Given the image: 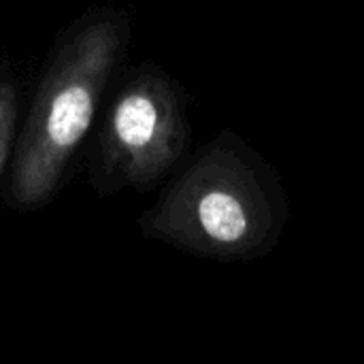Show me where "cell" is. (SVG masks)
I'll return each mask as SVG.
<instances>
[{
  "label": "cell",
  "mask_w": 364,
  "mask_h": 364,
  "mask_svg": "<svg viewBox=\"0 0 364 364\" xmlns=\"http://www.w3.org/2000/svg\"><path fill=\"white\" fill-rule=\"evenodd\" d=\"M128 38L126 13L107 4L87 9L58 34L17 130L4 192L11 209L34 211L55 196L96 122Z\"/></svg>",
  "instance_id": "1"
},
{
  "label": "cell",
  "mask_w": 364,
  "mask_h": 364,
  "mask_svg": "<svg viewBox=\"0 0 364 364\" xmlns=\"http://www.w3.org/2000/svg\"><path fill=\"white\" fill-rule=\"evenodd\" d=\"M23 81L9 55L0 58V179L11 164L21 111Z\"/></svg>",
  "instance_id": "4"
},
{
  "label": "cell",
  "mask_w": 364,
  "mask_h": 364,
  "mask_svg": "<svg viewBox=\"0 0 364 364\" xmlns=\"http://www.w3.org/2000/svg\"><path fill=\"white\" fill-rule=\"evenodd\" d=\"M141 230L192 254L247 258L264 250L275 218L254 168L215 141L141 218Z\"/></svg>",
  "instance_id": "2"
},
{
  "label": "cell",
  "mask_w": 364,
  "mask_h": 364,
  "mask_svg": "<svg viewBox=\"0 0 364 364\" xmlns=\"http://www.w3.org/2000/svg\"><path fill=\"white\" fill-rule=\"evenodd\" d=\"M188 122L177 87L156 66H139L115 90L87 151V181L98 196L147 192L177 164Z\"/></svg>",
  "instance_id": "3"
}]
</instances>
